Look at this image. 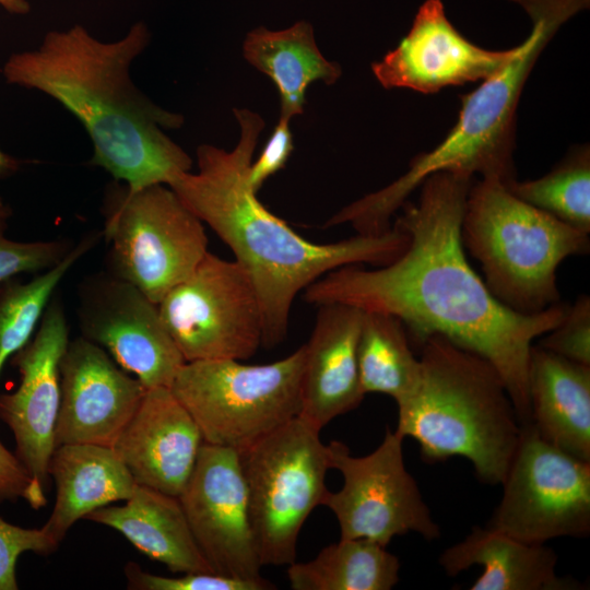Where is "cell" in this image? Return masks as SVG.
Segmentation results:
<instances>
[{"label":"cell","instance_id":"obj_1","mask_svg":"<svg viewBox=\"0 0 590 590\" xmlns=\"http://www.w3.org/2000/svg\"><path fill=\"white\" fill-rule=\"evenodd\" d=\"M472 178L438 172L421 184L417 201H405L394 223L406 248L377 269L337 268L303 291L310 305L345 304L391 315L420 345L432 335L487 359L502 376L522 426L531 423L528 368L533 341L555 328L568 304L520 314L495 298L471 268L461 222Z\"/></svg>","mask_w":590,"mask_h":590},{"label":"cell","instance_id":"obj_2","mask_svg":"<svg viewBox=\"0 0 590 590\" xmlns=\"http://www.w3.org/2000/svg\"><path fill=\"white\" fill-rule=\"evenodd\" d=\"M233 113L240 131L236 146L199 145L198 172L182 173L168 186L249 275L262 312V346L270 349L285 340L294 299L311 283L343 266H385L402 253L409 238L396 223L379 235L356 234L333 243L300 236L258 200L248 182L264 120L247 108Z\"/></svg>","mask_w":590,"mask_h":590},{"label":"cell","instance_id":"obj_3","mask_svg":"<svg viewBox=\"0 0 590 590\" xmlns=\"http://www.w3.org/2000/svg\"><path fill=\"white\" fill-rule=\"evenodd\" d=\"M149 38L142 23L114 43L76 25L47 33L38 48L12 55L2 69L9 83L40 91L75 116L93 143L91 164L132 189L168 186L192 168V158L165 133L184 117L155 105L131 81V62Z\"/></svg>","mask_w":590,"mask_h":590},{"label":"cell","instance_id":"obj_4","mask_svg":"<svg viewBox=\"0 0 590 590\" xmlns=\"http://www.w3.org/2000/svg\"><path fill=\"white\" fill-rule=\"evenodd\" d=\"M532 20L530 35L511 57L470 94L461 97L458 120L434 150L415 156L409 169L386 187L342 208L329 222L350 224L357 234L379 235L391 228V217L432 174L458 172L516 179L512 162L516 111L526 81L540 54L559 26L588 7L589 0H514Z\"/></svg>","mask_w":590,"mask_h":590},{"label":"cell","instance_id":"obj_5","mask_svg":"<svg viewBox=\"0 0 590 590\" xmlns=\"http://www.w3.org/2000/svg\"><path fill=\"white\" fill-rule=\"evenodd\" d=\"M420 364L415 388L397 402L394 432L427 462L465 458L481 482L502 484L522 425L497 369L438 334L421 344Z\"/></svg>","mask_w":590,"mask_h":590},{"label":"cell","instance_id":"obj_6","mask_svg":"<svg viewBox=\"0 0 590 590\" xmlns=\"http://www.w3.org/2000/svg\"><path fill=\"white\" fill-rule=\"evenodd\" d=\"M461 239L506 307L535 314L560 302L556 271L564 259L589 251V234L522 201L496 177L472 184Z\"/></svg>","mask_w":590,"mask_h":590},{"label":"cell","instance_id":"obj_7","mask_svg":"<svg viewBox=\"0 0 590 590\" xmlns=\"http://www.w3.org/2000/svg\"><path fill=\"white\" fill-rule=\"evenodd\" d=\"M304 362L305 345L268 364L186 362L169 389L204 442L238 451L299 415Z\"/></svg>","mask_w":590,"mask_h":590},{"label":"cell","instance_id":"obj_8","mask_svg":"<svg viewBox=\"0 0 590 590\" xmlns=\"http://www.w3.org/2000/svg\"><path fill=\"white\" fill-rule=\"evenodd\" d=\"M319 435L320 430L296 416L238 450L262 566L296 560L300 529L322 505L330 462Z\"/></svg>","mask_w":590,"mask_h":590},{"label":"cell","instance_id":"obj_9","mask_svg":"<svg viewBox=\"0 0 590 590\" xmlns=\"http://www.w3.org/2000/svg\"><path fill=\"white\" fill-rule=\"evenodd\" d=\"M104 214L109 273L155 304L209 252L203 222L167 185L132 189L115 180L106 190Z\"/></svg>","mask_w":590,"mask_h":590},{"label":"cell","instance_id":"obj_10","mask_svg":"<svg viewBox=\"0 0 590 590\" xmlns=\"http://www.w3.org/2000/svg\"><path fill=\"white\" fill-rule=\"evenodd\" d=\"M157 306L186 362L244 361L262 345L259 298L249 275L235 260L209 251Z\"/></svg>","mask_w":590,"mask_h":590},{"label":"cell","instance_id":"obj_11","mask_svg":"<svg viewBox=\"0 0 590 590\" xmlns=\"http://www.w3.org/2000/svg\"><path fill=\"white\" fill-rule=\"evenodd\" d=\"M486 527L528 543L590 533V461L544 440L530 424L502 482Z\"/></svg>","mask_w":590,"mask_h":590},{"label":"cell","instance_id":"obj_12","mask_svg":"<svg viewBox=\"0 0 590 590\" xmlns=\"http://www.w3.org/2000/svg\"><path fill=\"white\" fill-rule=\"evenodd\" d=\"M330 469L343 476L338 492L322 505L337 518L341 539H367L387 546L398 535L414 532L427 541L440 536L420 487L408 471L403 438L390 428L368 455L355 457L340 440L327 445Z\"/></svg>","mask_w":590,"mask_h":590},{"label":"cell","instance_id":"obj_13","mask_svg":"<svg viewBox=\"0 0 590 590\" xmlns=\"http://www.w3.org/2000/svg\"><path fill=\"white\" fill-rule=\"evenodd\" d=\"M78 317L82 337L103 347L146 389L169 388L186 363L157 304L111 273L81 283Z\"/></svg>","mask_w":590,"mask_h":590},{"label":"cell","instance_id":"obj_14","mask_svg":"<svg viewBox=\"0 0 590 590\" xmlns=\"http://www.w3.org/2000/svg\"><path fill=\"white\" fill-rule=\"evenodd\" d=\"M192 535L215 574L272 585L260 562L238 451L203 441L178 496Z\"/></svg>","mask_w":590,"mask_h":590},{"label":"cell","instance_id":"obj_15","mask_svg":"<svg viewBox=\"0 0 590 590\" xmlns=\"http://www.w3.org/2000/svg\"><path fill=\"white\" fill-rule=\"evenodd\" d=\"M69 341L64 308L52 296L33 340L14 355L19 387L0 394V420L14 435L16 456L43 487L56 448L60 362Z\"/></svg>","mask_w":590,"mask_h":590},{"label":"cell","instance_id":"obj_16","mask_svg":"<svg viewBox=\"0 0 590 590\" xmlns=\"http://www.w3.org/2000/svg\"><path fill=\"white\" fill-rule=\"evenodd\" d=\"M60 408L56 447H113L138 410L146 388L109 354L80 337L69 341L60 362Z\"/></svg>","mask_w":590,"mask_h":590},{"label":"cell","instance_id":"obj_17","mask_svg":"<svg viewBox=\"0 0 590 590\" xmlns=\"http://www.w3.org/2000/svg\"><path fill=\"white\" fill-rule=\"evenodd\" d=\"M474 45L449 22L440 0L425 1L406 36L373 72L386 88H409L432 94L447 86L483 81L512 55Z\"/></svg>","mask_w":590,"mask_h":590},{"label":"cell","instance_id":"obj_18","mask_svg":"<svg viewBox=\"0 0 590 590\" xmlns=\"http://www.w3.org/2000/svg\"><path fill=\"white\" fill-rule=\"evenodd\" d=\"M202 444L199 426L172 390L154 387L113 448L137 484L178 497Z\"/></svg>","mask_w":590,"mask_h":590},{"label":"cell","instance_id":"obj_19","mask_svg":"<svg viewBox=\"0 0 590 590\" xmlns=\"http://www.w3.org/2000/svg\"><path fill=\"white\" fill-rule=\"evenodd\" d=\"M318 308L310 338L304 344L298 416L321 432L337 416L356 409L366 394L357 365L363 310L338 303Z\"/></svg>","mask_w":590,"mask_h":590},{"label":"cell","instance_id":"obj_20","mask_svg":"<svg viewBox=\"0 0 590 590\" xmlns=\"http://www.w3.org/2000/svg\"><path fill=\"white\" fill-rule=\"evenodd\" d=\"M557 554L545 544L528 543L488 527H473L447 547L438 563L455 577L472 566L482 574L470 590H579L583 585L556 573Z\"/></svg>","mask_w":590,"mask_h":590},{"label":"cell","instance_id":"obj_21","mask_svg":"<svg viewBox=\"0 0 590 590\" xmlns=\"http://www.w3.org/2000/svg\"><path fill=\"white\" fill-rule=\"evenodd\" d=\"M531 425L551 445L590 461V366L532 345L528 368Z\"/></svg>","mask_w":590,"mask_h":590},{"label":"cell","instance_id":"obj_22","mask_svg":"<svg viewBox=\"0 0 590 590\" xmlns=\"http://www.w3.org/2000/svg\"><path fill=\"white\" fill-rule=\"evenodd\" d=\"M48 474L56 484V500L43 529L58 544L74 522L110 503L127 500L137 485L113 447L93 444L57 446Z\"/></svg>","mask_w":590,"mask_h":590},{"label":"cell","instance_id":"obj_23","mask_svg":"<svg viewBox=\"0 0 590 590\" xmlns=\"http://www.w3.org/2000/svg\"><path fill=\"white\" fill-rule=\"evenodd\" d=\"M84 519L120 532L173 573H214L197 545L178 497L137 484L125 505L101 507Z\"/></svg>","mask_w":590,"mask_h":590},{"label":"cell","instance_id":"obj_24","mask_svg":"<svg viewBox=\"0 0 590 590\" xmlns=\"http://www.w3.org/2000/svg\"><path fill=\"white\" fill-rule=\"evenodd\" d=\"M245 59L268 75L276 86L280 116L292 119L304 111L307 87L315 81L330 85L342 70L320 52L308 22L299 21L282 31L257 27L243 44Z\"/></svg>","mask_w":590,"mask_h":590},{"label":"cell","instance_id":"obj_25","mask_svg":"<svg viewBox=\"0 0 590 590\" xmlns=\"http://www.w3.org/2000/svg\"><path fill=\"white\" fill-rule=\"evenodd\" d=\"M367 539H341L305 563L287 565L293 590H390L400 579V560Z\"/></svg>","mask_w":590,"mask_h":590},{"label":"cell","instance_id":"obj_26","mask_svg":"<svg viewBox=\"0 0 590 590\" xmlns=\"http://www.w3.org/2000/svg\"><path fill=\"white\" fill-rule=\"evenodd\" d=\"M357 365L363 392L387 394L396 403L415 388L421 369L404 324L391 315L364 310Z\"/></svg>","mask_w":590,"mask_h":590},{"label":"cell","instance_id":"obj_27","mask_svg":"<svg viewBox=\"0 0 590 590\" xmlns=\"http://www.w3.org/2000/svg\"><path fill=\"white\" fill-rule=\"evenodd\" d=\"M97 238L94 233L84 236L57 266L28 282L4 283L0 291V374L8 358L30 342L57 286Z\"/></svg>","mask_w":590,"mask_h":590},{"label":"cell","instance_id":"obj_28","mask_svg":"<svg viewBox=\"0 0 590 590\" xmlns=\"http://www.w3.org/2000/svg\"><path fill=\"white\" fill-rule=\"evenodd\" d=\"M508 189L522 201L590 234V154L583 148L541 178L516 179Z\"/></svg>","mask_w":590,"mask_h":590},{"label":"cell","instance_id":"obj_29","mask_svg":"<svg viewBox=\"0 0 590 590\" xmlns=\"http://www.w3.org/2000/svg\"><path fill=\"white\" fill-rule=\"evenodd\" d=\"M4 229L0 227V283L51 269L74 247L66 239L16 241L5 237Z\"/></svg>","mask_w":590,"mask_h":590},{"label":"cell","instance_id":"obj_30","mask_svg":"<svg viewBox=\"0 0 590 590\" xmlns=\"http://www.w3.org/2000/svg\"><path fill=\"white\" fill-rule=\"evenodd\" d=\"M127 586L133 590H268L275 586L238 580L215 573H184L166 577L146 573L135 563L125 567Z\"/></svg>","mask_w":590,"mask_h":590},{"label":"cell","instance_id":"obj_31","mask_svg":"<svg viewBox=\"0 0 590 590\" xmlns=\"http://www.w3.org/2000/svg\"><path fill=\"white\" fill-rule=\"evenodd\" d=\"M569 361L590 366V298L581 295L568 305L564 318L539 344Z\"/></svg>","mask_w":590,"mask_h":590},{"label":"cell","instance_id":"obj_32","mask_svg":"<svg viewBox=\"0 0 590 590\" xmlns=\"http://www.w3.org/2000/svg\"><path fill=\"white\" fill-rule=\"evenodd\" d=\"M58 543L43 529H26L0 518V590H16V562L21 554L48 555Z\"/></svg>","mask_w":590,"mask_h":590},{"label":"cell","instance_id":"obj_33","mask_svg":"<svg viewBox=\"0 0 590 590\" xmlns=\"http://www.w3.org/2000/svg\"><path fill=\"white\" fill-rule=\"evenodd\" d=\"M25 500L32 508L46 505L44 487L28 473L16 455L0 441V503Z\"/></svg>","mask_w":590,"mask_h":590},{"label":"cell","instance_id":"obj_34","mask_svg":"<svg viewBox=\"0 0 590 590\" xmlns=\"http://www.w3.org/2000/svg\"><path fill=\"white\" fill-rule=\"evenodd\" d=\"M291 119L280 116L260 156L251 162L248 182L257 193L268 178L281 170L288 161L294 149L290 129Z\"/></svg>","mask_w":590,"mask_h":590},{"label":"cell","instance_id":"obj_35","mask_svg":"<svg viewBox=\"0 0 590 590\" xmlns=\"http://www.w3.org/2000/svg\"><path fill=\"white\" fill-rule=\"evenodd\" d=\"M0 4L11 13L24 14L30 10L26 0H0Z\"/></svg>","mask_w":590,"mask_h":590},{"label":"cell","instance_id":"obj_36","mask_svg":"<svg viewBox=\"0 0 590 590\" xmlns=\"http://www.w3.org/2000/svg\"><path fill=\"white\" fill-rule=\"evenodd\" d=\"M17 167L14 158L0 151V178L12 174Z\"/></svg>","mask_w":590,"mask_h":590},{"label":"cell","instance_id":"obj_37","mask_svg":"<svg viewBox=\"0 0 590 590\" xmlns=\"http://www.w3.org/2000/svg\"><path fill=\"white\" fill-rule=\"evenodd\" d=\"M10 216L9 208L2 202H0V227L7 226V221Z\"/></svg>","mask_w":590,"mask_h":590},{"label":"cell","instance_id":"obj_38","mask_svg":"<svg viewBox=\"0 0 590 590\" xmlns=\"http://www.w3.org/2000/svg\"><path fill=\"white\" fill-rule=\"evenodd\" d=\"M10 281V280H9ZM5 283V282H4ZM4 283H0V291L2 290Z\"/></svg>","mask_w":590,"mask_h":590},{"label":"cell","instance_id":"obj_39","mask_svg":"<svg viewBox=\"0 0 590 590\" xmlns=\"http://www.w3.org/2000/svg\"><path fill=\"white\" fill-rule=\"evenodd\" d=\"M0 202H2V200L0 199Z\"/></svg>","mask_w":590,"mask_h":590}]
</instances>
